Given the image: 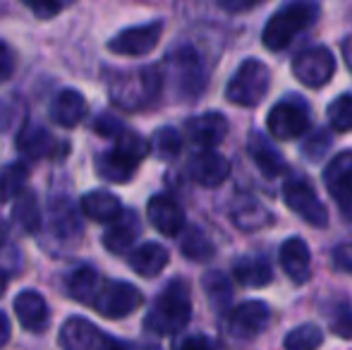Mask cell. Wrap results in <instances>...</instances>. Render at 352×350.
Returning <instances> with one entry per match:
<instances>
[{
    "instance_id": "obj_1",
    "label": "cell",
    "mask_w": 352,
    "mask_h": 350,
    "mask_svg": "<svg viewBox=\"0 0 352 350\" xmlns=\"http://www.w3.org/2000/svg\"><path fill=\"white\" fill-rule=\"evenodd\" d=\"M192 319V298L190 285L185 281H173L166 285L161 295L156 298L153 307L148 309L144 327L156 336H175L190 324Z\"/></svg>"
},
{
    "instance_id": "obj_2",
    "label": "cell",
    "mask_w": 352,
    "mask_h": 350,
    "mask_svg": "<svg viewBox=\"0 0 352 350\" xmlns=\"http://www.w3.org/2000/svg\"><path fill=\"white\" fill-rule=\"evenodd\" d=\"M319 17L316 0H287L278 12L271 14L261 32V41L269 51H283L295 41L297 34L309 29Z\"/></svg>"
},
{
    "instance_id": "obj_3",
    "label": "cell",
    "mask_w": 352,
    "mask_h": 350,
    "mask_svg": "<svg viewBox=\"0 0 352 350\" xmlns=\"http://www.w3.org/2000/svg\"><path fill=\"white\" fill-rule=\"evenodd\" d=\"M146 151H148V144L137 132L122 130L120 135H118L116 149L103 151L96 159V171L111 182H127L132 177V173L137 171V166L144 161Z\"/></svg>"
},
{
    "instance_id": "obj_4",
    "label": "cell",
    "mask_w": 352,
    "mask_h": 350,
    "mask_svg": "<svg viewBox=\"0 0 352 350\" xmlns=\"http://www.w3.org/2000/svg\"><path fill=\"white\" fill-rule=\"evenodd\" d=\"M271 87V70L256 58H247L242 61V65L235 70V75L230 77L226 87V96L235 106H256L261 103V98L269 94Z\"/></svg>"
},
{
    "instance_id": "obj_5",
    "label": "cell",
    "mask_w": 352,
    "mask_h": 350,
    "mask_svg": "<svg viewBox=\"0 0 352 350\" xmlns=\"http://www.w3.org/2000/svg\"><path fill=\"white\" fill-rule=\"evenodd\" d=\"M266 130L274 140H297L309 132V106L302 98L287 96L276 103L266 118Z\"/></svg>"
},
{
    "instance_id": "obj_6",
    "label": "cell",
    "mask_w": 352,
    "mask_h": 350,
    "mask_svg": "<svg viewBox=\"0 0 352 350\" xmlns=\"http://www.w3.org/2000/svg\"><path fill=\"white\" fill-rule=\"evenodd\" d=\"M142 293L132 283H127V281L101 278V285H98L89 307H94L98 314H103L108 319H122L135 312L142 305Z\"/></svg>"
},
{
    "instance_id": "obj_7",
    "label": "cell",
    "mask_w": 352,
    "mask_h": 350,
    "mask_svg": "<svg viewBox=\"0 0 352 350\" xmlns=\"http://www.w3.org/2000/svg\"><path fill=\"white\" fill-rule=\"evenodd\" d=\"M170 77L175 82V89L182 98H197L206 87V70L199 53L192 46H182L168 56Z\"/></svg>"
},
{
    "instance_id": "obj_8",
    "label": "cell",
    "mask_w": 352,
    "mask_h": 350,
    "mask_svg": "<svg viewBox=\"0 0 352 350\" xmlns=\"http://www.w3.org/2000/svg\"><path fill=\"white\" fill-rule=\"evenodd\" d=\"M161 72L156 67H142L130 75H122L120 82L113 89V101L122 108H144L151 103L161 91Z\"/></svg>"
},
{
    "instance_id": "obj_9",
    "label": "cell",
    "mask_w": 352,
    "mask_h": 350,
    "mask_svg": "<svg viewBox=\"0 0 352 350\" xmlns=\"http://www.w3.org/2000/svg\"><path fill=\"white\" fill-rule=\"evenodd\" d=\"M283 201L290 211H295L300 219H305L314 228H324L329 223V211L324 201L316 197V190L302 177H292L283 187Z\"/></svg>"
},
{
    "instance_id": "obj_10",
    "label": "cell",
    "mask_w": 352,
    "mask_h": 350,
    "mask_svg": "<svg viewBox=\"0 0 352 350\" xmlns=\"http://www.w3.org/2000/svg\"><path fill=\"white\" fill-rule=\"evenodd\" d=\"M336 72V58L326 46H311L297 53L292 61V75L309 89H321Z\"/></svg>"
},
{
    "instance_id": "obj_11",
    "label": "cell",
    "mask_w": 352,
    "mask_h": 350,
    "mask_svg": "<svg viewBox=\"0 0 352 350\" xmlns=\"http://www.w3.org/2000/svg\"><path fill=\"white\" fill-rule=\"evenodd\" d=\"M324 185L345 219H352V149L340 151L324 168Z\"/></svg>"
},
{
    "instance_id": "obj_12",
    "label": "cell",
    "mask_w": 352,
    "mask_h": 350,
    "mask_svg": "<svg viewBox=\"0 0 352 350\" xmlns=\"http://www.w3.org/2000/svg\"><path fill=\"white\" fill-rule=\"evenodd\" d=\"M163 34V22H148V24H140V27H130L122 29L118 36L111 39L108 48L111 53H118V56H130V58H140L151 53L153 48L158 46Z\"/></svg>"
},
{
    "instance_id": "obj_13",
    "label": "cell",
    "mask_w": 352,
    "mask_h": 350,
    "mask_svg": "<svg viewBox=\"0 0 352 350\" xmlns=\"http://www.w3.org/2000/svg\"><path fill=\"white\" fill-rule=\"evenodd\" d=\"M108 338L103 331H98L96 324H91L84 317H70L60 327V341L63 350H106Z\"/></svg>"
},
{
    "instance_id": "obj_14",
    "label": "cell",
    "mask_w": 352,
    "mask_h": 350,
    "mask_svg": "<svg viewBox=\"0 0 352 350\" xmlns=\"http://www.w3.org/2000/svg\"><path fill=\"white\" fill-rule=\"evenodd\" d=\"M190 177L201 187H218L230 175V161L216 149H201L187 164Z\"/></svg>"
},
{
    "instance_id": "obj_15",
    "label": "cell",
    "mask_w": 352,
    "mask_h": 350,
    "mask_svg": "<svg viewBox=\"0 0 352 350\" xmlns=\"http://www.w3.org/2000/svg\"><path fill=\"white\" fill-rule=\"evenodd\" d=\"M271 319V309L261 300H247V303L237 305L230 312V333L237 338H254L256 333H261L266 329Z\"/></svg>"
},
{
    "instance_id": "obj_16",
    "label": "cell",
    "mask_w": 352,
    "mask_h": 350,
    "mask_svg": "<svg viewBox=\"0 0 352 350\" xmlns=\"http://www.w3.org/2000/svg\"><path fill=\"white\" fill-rule=\"evenodd\" d=\"M146 214L151 226L158 230L161 235H168V238H175L185 230V211L177 204L173 197L168 195H156L148 199Z\"/></svg>"
},
{
    "instance_id": "obj_17",
    "label": "cell",
    "mask_w": 352,
    "mask_h": 350,
    "mask_svg": "<svg viewBox=\"0 0 352 350\" xmlns=\"http://www.w3.org/2000/svg\"><path fill=\"white\" fill-rule=\"evenodd\" d=\"M187 137L195 142L197 146H204V149H213L218 146L228 135V118L223 113L209 111L201 113V116H195L187 120L185 125Z\"/></svg>"
},
{
    "instance_id": "obj_18",
    "label": "cell",
    "mask_w": 352,
    "mask_h": 350,
    "mask_svg": "<svg viewBox=\"0 0 352 350\" xmlns=\"http://www.w3.org/2000/svg\"><path fill=\"white\" fill-rule=\"evenodd\" d=\"M247 151H250L254 166L261 171L266 177H278L287 173V164L283 159V154L276 149V144L261 132H252L250 140H247Z\"/></svg>"
},
{
    "instance_id": "obj_19",
    "label": "cell",
    "mask_w": 352,
    "mask_h": 350,
    "mask_svg": "<svg viewBox=\"0 0 352 350\" xmlns=\"http://www.w3.org/2000/svg\"><path fill=\"white\" fill-rule=\"evenodd\" d=\"M14 314H17L19 324L32 333L46 331L48 322H51V312H48L46 300L36 290H24V293H19L14 298Z\"/></svg>"
},
{
    "instance_id": "obj_20",
    "label": "cell",
    "mask_w": 352,
    "mask_h": 350,
    "mask_svg": "<svg viewBox=\"0 0 352 350\" xmlns=\"http://www.w3.org/2000/svg\"><path fill=\"white\" fill-rule=\"evenodd\" d=\"M278 259L287 278L295 283H307L311 276V254L302 238H287L278 250Z\"/></svg>"
},
{
    "instance_id": "obj_21",
    "label": "cell",
    "mask_w": 352,
    "mask_h": 350,
    "mask_svg": "<svg viewBox=\"0 0 352 350\" xmlns=\"http://www.w3.org/2000/svg\"><path fill=\"white\" fill-rule=\"evenodd\" d=\"M137 235H140V221H137L135 211H125L116 221H111L108 230L103 233V248L113 254H122L132 248Z\"/></svg>"
},
{
    "instance_id": "obj_22",
    "label": "cell",
    "mask_w": 352,
    "mask_h": 350,
    "mask_svg": "<svg viewBox=\"0 0 352 350\" xmlns=\"http://www.w3.org/2000/svg\"><path fill=\"white\" fill-rule=\"evenodd\" d=\"M51 118L63 127H77L87 118V98L74 89H63L51 103Z\"/></svg>"
},
{
    "instance_id": "obj_23",
    "label": "cell",
    "mask_w": 352,
    "mask_h": 350,
    "mask_svg": "<svg viewBox=\"0 0 352 350\" xmlns=\"http://www.w3.org/2000/svg\"><path fill=\"white\" fill-rule=\"evenodd\" d=\"M168 259H170V254H168V250L163 245L144 243L137 250H132L130 257H127V264L144 278H153V276H158L166 269Z\"/></svg>"
},
{
    "instance_id": "obj_24",
    "label": "cell",
    "mask_w": 352,
    "mask_h": 350,
    "mask_svg": "<svg viewBox=\"0 0 352 350\" xmlns=\"http://www.w3.org/2000/svg\"><path fill=\"white\" fill-rule=\"evenodd\" d=\"M79 206H82V211L89 219L98 221V223H111V221H116L122 214L120 199L106 190H94L89 195H84Z\"/></svg>"
},
{
    "instance_id": "obj_25",
    "label": "cell",
    "mask_w": 352,
    "mask_h": 350,
    "mask_svg": "<svg viewBox=\"0 0 352 350\" xmlns=\"http://www.w3.org/2000/svg\"><path fill=\"white\" fill-rule=\"evenodd\" d=\"M232 276L247 288H261L274 281V271L264 257H242L232 264Z\"/></svg>"
},
{
    "instance_id": "obj_26",
    "label": "cell",
    "mask_w": 352,
    "mask_h": 350,
    "mask_svg": "<svg viewBox=\"0 0 352 350\" xmlns=\"http://www.w3.org/2000/svg\"><path fill=\"white\" fill-rule=\"evenodd\" d=\"M17 146L24 156H32V159H46L56 151V140L48 130L38 125H27L17 137Z\"/></svg>"
},
{
    "instance_id": "obj_27",
    "label": "cell",
    "mask_w": 352,
    "mask_h": 350,
    "mask_svg": "<svg viewBox=\"0 0 352 350\" xmlns=\"http://www.w3.org/2000/svg\"><path fill=\"white\" fill-rule=\"evenodd\" d=\"M98 285H101V276L91 266H79V269H74L70 274V278H67V290L82 305H91Z\"/></svg>"
},
{
    "instance_id": "obj_28",
    "label": "cell",
    "mask_w": 352,
    "mask_h": 350,
    "mask_svg": "<svg viewBox=\"0 0 352 350\" xmlns=\"http://www.w3.org/2000/svg\"><path fill=\"white\" fill-rule=\"evenodd\" d=\"M51 226L56 230V235L60 238H70V235L79 233V214L72 206V201L67 199H53L51 204Z\"/></svg>"
},
{
    "instance_id": "obj_29",
    "label": "cell",
    "mask_w": 352,
    "mask_h": 350,
    "mask_svg": "<svg viewBox=\"0 0 352 350\" xmlns=\"http://www.w3.org/2000/svg\"><path fill=\"white\" fill-rule=\"evenodd\" d=\"M201 285L206 290V298H209L211 307L216 312H223V309L230 307L232 300V285L228 281V276H223L221 271H209V274L201 278Z\"/></svg>"
},
{
    "instance_id": "obj_30",
    "label": "cell",
    "mask_w": 352,
    "mask_h": 350,
    "mask_svg": "<svg viewBox=\"0 0 352 350\" xmlns=\"http://www.w3.org/2000/svg\"><path fill=\"white\" fill-rule=\"evenodd\" d=\"M180 250L187 259H192V262H206V259H211L213 252H216V250H213V243L206 238V233L201 228H197V226H190L187 233L182 235Z\"/></svg>"
},
{
    "instance_id": "obj_31",
    "label": "cell",
    "mask_w": 352,
    "mask_h": 350,
    "mask_svg": "<svg viewBox=\"0 0 352 350\" xmlns=\"http://www.w3.org/2000/svg\"><path fill=\"white\" fill-rule=\"evenodd\" d=\"M232 223L242 230H261V228H266V226L274 223V216H271V211L266 209V206L256 204V201H247V204H242L240 209H235Z\"/></svg>"
},
{
    "instance_id": "obj_32",
    "label": "cell",
    "mask_w": 352,
    "mask_h": 350,
    "mask_svg": "<svg viewBox=\"0 0 352 350\" xmlns=\"http://www.w3.org/2000/svg\"><path fill=\"white\" fill-rule=\"evenodd\" d=\"M12 216L27 233H36L41 228V209H38V201L32 192H24V195L17 197Z\"/></svg>"
},
{
    "instance_id": "obj_33",
    "label": "cell",
    "mask_w": 352,
    "mask_h": 350,
    "mask_svg": "<svg viewBox=\"0 0 352 350\" xmlns=\"http://www.w3.org/2000/svg\"><path fill=\"white\" fill-rule=\"evenodd\" d=\"M321 343H324V331L316 324H302L287 333L283 346L285 350H316Z\"/></svg>"
},
{
    "instance_id": "obj_34",
    "label": "cell",
    "mask_w": 352,
    "mask_h": 350,
    "mask_svg": "<svg viewBox=\"0 0 352 350\" xmlns=\"http://www.w3.org/2000/svg\"><path fill=\"white\" fill-rule=\"evenodd\" d=\"M27 185V166L10 164L0 171V201H10L12 197H19Z\"/></svg>"
},
{
    "instance_id": "obj_35",
    "label": "cell",
    "mask_w": 352,
    "mask_h": 350,
    "mask_svg": "<svg viewBox=\"0 0 352 350\" xmlns=\"http://www.w3.org/2000/svg\"><path fill=\"white\" fill-rule=\"evenodd\" d=\"M329 122L331 130L336 132H352V94H343V96L333 98L329 103Z\"/></svg>"
},
{
    "instance_id": "obj_36",
    "label": "cell",
    "mask_w": 352,
    "mask_h": 350,
    "mask_svg": "<svg viewBox=\"0 0 352 350\" xmlns=\"http://www.w3.org/2000/svg\"><path fill=\"white\" fill-rule=\"evenodd\" d=\"M151 146H153V151L158 154V159L170 161V159H175V156L180 154L182 137H180V132H177L175 127H161V130H156V135H153Z\"/></svg>"
},
{
    "instance_id": "obj_37",
    "label": "cell",
    "mask_w": 352,
    "mask_h": 350,
    "mask_svg": "<svg viewBox=\"0 0 352 350\" xmlns=\"http://www.w3.org/2000/svg\"><path fill=\"white\" fill-rule=\"evenodd\" d=\"M331 142H333L331 140V132L319 127V130H314L309 137H305V142H302V154H305L307 161H311V164H319V161L329 154Z\"/></svg>"
},
{
    "instance_id": "obj_38",
    "label": "cell",
    "mask_w": 352,
    "mask_h": 350,
    "mask_svg": "<svg viewBox=\"0 0 352 350\" xmlns=\"http://www.w3.org/2000/svg\"><path fill=\"white\" fill-rule=\"evenodd\" d=\"M329 322L336 336L340 338H352V309L345 303H340L336 309L329 312Z\"/></svg>"
},
{
    "instance_id": "obj_39",
    "label": "cell",
    "mask_w": 352,
    "mask_h": 350,
    "mask_svg": "<svg viewBox=\"0 0 352 350\" xmlns=\"http://www.w3.org/2000/svg\"><path fill=\"white\" fill-rule=\"evenodd\" d=\"M22 3L27 5L36 17L51 19V17H56V14L63 10V5L70 3V0H22Z\"/></svg>"
},
{
    "instance_id": "obj_40",
    "label": "cell",
    "mask_w": 352,
    "mask_h": 350,
    "mask_svg": "<svg viewBox=\"0 0 352 350\" xmlns=\"http://www.w3.org/2000/svg\"><path fill=\"white\" fill-rule=\"evenodd\" d=\"M94 130L103 137H118L122 130H125V125H122L118 118H113L111 113H103V116L96 120V125H94Z\"/></svg>"
},
{
    "instance_id": "obj_41",
    "label": "cell",
    "mask_w": 352,
    "mask_h": 350,
    "mask_svg": "<svg viewBox=\"0 0 352 350\" xmlns=\"http://www.w3.org/2000/svg\"><path fill=\"white\" fill-rule=\"evenodd\" d=\"M12 72H14V53L10 51V46H5L0 41V85L8 82L12 77Z\"/></svg>"
},
{
    "instance_id": "obj_42",
    "label": "cell",
    "mask_w": 352,
    "mask_h": 350,
    "mask_svg": "<svg viewBox=\"0 0 352 350\" xmlns=\"http://www.w3.org/2000/svg\"><path fill=\"white\" fill-rule=\"evenodd\" d=\"M175 350H218V346L211 341L209 336H201V333H197V336H187L185 341L177 343Z\"/></svg>"
},
{
    "instance_id": "obj_43",
    "label": "cell",
    "mask_w": 352,
    "mask_h": 350,
    "mask_svg": "<svg viewBox=\"0 0 352 350\" xmlns=\"http://www.w3.org/2000/svg\"><path fill=\"white\" fill-rule=\"evenodd\" d=\"M333 264L352 274V243H343L333 250Z\"/></svg>"
},
{
    "instance_id": "obj_44",
    "label": "cell",
    "mask_w": 352,
    "mask_h": 350,
    "mask_svg": "<svg viewBox=\"0 0 352 350\" xmlns=\"http://www.w3.org/2000/svg\"><path fill=\"white\" fill-rule=\"evenodd\" d=\"M259 3H264V0H218V5H221L226 12H232V14L247 12V10L256 8Z\"/></svg>"
},
{
    "instance_id": "obj_45",
    "label": "cell",
    "mask_w": 352,
    "mask_h": 350,
    "mask_svg": "<svg viewBox=\"0 0 352 350\" xmlns=\"http://www.w3.org/2000/svg\"><path fill=\"white\" fill-rule=\"evenodd\" d=\"M340 51H343L345 65H348V70L352 72V34H350V36H345V39H343V43H340Z\"/></svg>"
},
{
    "instance_id": "obj_46",
    "label": "cell",
    "mask_w": 352,
    "mask_h": 350,
    "mask_svg": "<svg viewBox=\"0 0 352 350\" xmlns=\"http://www.w3.org/2000/svg\"><path fill=\"white\" fill-rule=\"evenodd\" d=\"M8 341H10V322H8V317L0 312V348H3Z\"/></svg>"
},
{
    "instance_id": "obj_47",
    "label": "cell",
    "mask_w": 352,
    "mask_h": 350,
    "mask_svg": "<svg viewBox=\"0 0 352 350\" xmlns=\"http://www.w3.org/2000/svg\"><path fill=\"white\" fill-rule=\"evenodd\" d=\"M106 350H130L125 346V343H120V341H116V338H108V343H106Z\"/></svg>"
},
{
    "instance_id": "obj_48",
    "label": "cell",
    "mask_w": 352,
    "mask_h": 350,
    "mask_svg": "<svg viewBox=\"0 0 352 350\" xmlns=\"http://www.w3.org/2000/svg\"><path fill=\"white\" fill-rule=\"evenodd\" d=\"M5 290H8V276L0 271V298L5 295Z\"/></svg>"
},
{
    "instance_id": "obj_49",
    "label": "cell",
    "mask_w": 352,
    "mask_h": 350,
    "mask_svg": "<svg viewBox=\"0 0 352 350\" xmlns=\"http://www.w3.org/2000/svg\"><path fill=\"white\" fill-rule=\"evenodd\" d=\"M5 240H8V226H5V221L0 219V245H3Z\"/></svg>"
}]
</instances>
